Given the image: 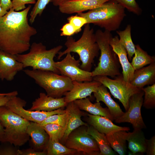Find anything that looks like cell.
I'll return each instance as SVG.
<instances>
[{
  "instance_id": "cell-41",
  "label": "cell",
  "mask_w": 155,
  "mask_h": 155,
  "mask_svg": "<svg viewBox=\"0 0 155 155\" xmlns=\"http://www.w3.org/2000/svg\"><path fill=\"white\" fill-rule=\"evenodd\" d=\"M0 5L3 9L7 11L12 7L11 0H0Z\"/></svg>"
},
{
  "instance_id": "cell-27",
  "label": "cell",
  "mask_w": 155,
  "mask_h": 155,
  "mask_svg": "<svg viewBox=\"0 0 155 155\" xmlns=\"http://www.w3.org/2000/svg\"><path fill=\"white\" fill-rule=\"evenodd\" d=\"M135 55L131 63L135 70L155 62V57L148 55L138 44L135 45Z\"/></svg>"
},
{
  "instance_id": "cell-12",
  "label": "cell",
  "mask_w": 155,
  "mask_h": 155,
  "mask_svg": "<svg viewBox=\"0 0 155 155\" xmlns=\"http://www.w3.org/2000/svg\"><path fill=\"white\" fill-rule=\"evenodd\" d=\"M144 95V92L141 90L131 96L129 99L128 110L121 117L115 120V122L117 123H130L134 130L146 128V126L141 113Z\"/></svg>"
},
{
  "instance_id": "cell-16",
  "label": "cell",
  "mask_w": 155,
  "mask_h": 155,
  "mask_svg": "<svg viewBox=\"0 0 155 155\" xmlns=\"http://www.w3.org/2000/svg\"><path fill=\"white\" fill-rule=\"evenodd\" d=\"M110 44L118 56L122 69L123 80L130 83L133 78L135 70L129 61L126 49L119 42L117 36L111 38Z\"/></svg>"
},
{
  "instance_id": "cell-10",
  "label": "cell",
  "mask_w": 155,
  "mask_h": 155,
  "mask_svg": "<svg viewBox=\"0 0 155 155\" xmlns=\"http://www.w3.org/2000/svg\"><path fill=\"white\" fill-rule=\"evenodd\" d=\"M26 102L17 96L11 97L5 106L10 110L24 119L40 124L48 117L53 115L65 113V110L60 108L51 111H32L25 109Z\"/></svg>"
},
{
  "instance_id": "cell-33",
  "label": "cell",
  "mask_w": 155,
  "mask_h": 155,
  "mask_svg": "<svg viewBox=\"0 0 155 155\" xmlns=\"http://www.w3.org/2000/svg\"><path fill=\"white\" fill-rule=\"evenodd\" d=\"M51 0H37L30 14L29 22L32 24L38 15L40 16L46 5Z\"/></svg>"
},
{
  "instance_id": "cell-31",
  "label": "cell",
  "mask_w": 155,
  "mask_h": 155,
  "mask_svg": "<svg viewBox=\"0 0 155 155\" xmlns=\"http://www.w3.org/2000/svg\"><path fill=\"white\" fill-rule=\"evenodd\" d=\"M144 92L143 105L146 108L152 109L155 107V83L141 89Z\"/></svg>"
},
{
  "instance_id": "cell-35",
  "label": "cell",
  "mask_w": 155,
  "mask_h": 155,
  "mask_svg": "<svg viewBox=\"0 0 155 155\" xmlns=\"http://www.w3.org/2000/svg\"><path fill=\"white\" fill-rule=\"evenodd\" d=\"M68 22L72 24L78 33L82 30L81 28L87 23L86 19L77 14L68 17L67 19Z\"/></svg>"
},
{
  "instance_id": "cell-22",
  "label": "cell",
  "mask_w": 155,
  "mask_h": 155,
  "mask_svg": "<svg viewBox=\"0 0 155 155\" xmlns=\"http://www.w3.org/2000/svg\"><path fill=\"white\" fill-rule=\"evenodd\" d=\"M94 95L96 102L102 101L106 106L114 120L118 118L124 113L119 104L111 97L107 88L102 84L94 92Z\"/></svg>"
},
{
  "instance_id": "cell-14",
  "label": "cell",
  "mask_w": 155,
  "mask_h": 155,
  "mask_svg": "<svg viewBox=\"0 0 155 155\" xmlns=\"http://www.w3.org/2000/svg\"><path fill=\"white\" fill-rule=\"evenodd\" d=\"M73 83L72 89L64 95V100L67 104L88 96L91 97L92 94L102 84L100 82L94 80L83 82L74 81H73Z\"/></svg>"
},
{
  "instance_id": "cell-3",
  "label": "cell",
  "mask_w": 155,
  "mask_h": 155,
  "mask_svg": "<svg viewBox=\"0 0 155 155\" xmlns=\"http://www.w3.org/2000/svg\"><path fill=\"white\" fill-rule=\"evenodd\" d=\"M125 8L110 0L86 13L77 15L85 18L87 24H93L111 32L118 29L126 16Z\"/></svg>"
},
{
  "instance_id": "cell-18",
  "label": "cell",
  "mask_w": 155,
  "mask_h": 155,
  "mask_svg": "<svg viewBox=\"0 0 155 155\" xmlns=\"http://www.w3.org/2000/svg\"><path fill=\"white\" fill-rule=\"evenodd\" d=\"M26 133L31 138L32 148L37 151L46 150L49 137L42 126L38 123L30 121Z\"/></svg>"
},
{
  "instance_id": "cell-2",
  "label": "cell",
  "mask_w": 155,
  "mask_h": 155,
  "mask_svg": "<svg viewBox=\"0 0 155 155\" xmlns=\"http://www.w3.org/2000/svg\"><path fill=\"white\" fill-rule=\"evenodd\" d=\"M65 45L67 49L59 52L57 59H60L68 53H76L82 63L80 68L85 71H90L94 59L98 56L100 50L96 41L94 30L90 27V24L85 25L79 39L75 40L71 36H67Z\"/></svg>"
},
{
  "instance_id": "cell-21",
  "label": "cell",
  "mask_w": 155,
  "mask_h": 155,
  "mask_svg": "<svg viewBox=\"0 0 155 155\" xmlns=\"http://www.w3.org/2000/svg\"><path fill=\"white\" fill-rule=\"evenodd\" d=\"M130 83L141 89L147 85L155 83V62L148 66L135 70Z\"/></svg>"
},
{
  "instance_id": "cell-29",
  "label": "cell",
  "mask_w": 155,
  "mask_h": 155,
  "mask_svg": "<svg viewBox=\"0 0 155 155\" xmlns=\"http://www.w3.org/2000/svg\"><path fill=\"white\" fill-rule=\"evenodd\" d=\"M47 155L73 154L78 152L75 150L69 148L59 142L49 139L46 149Z\"/></svg>"
},
{
  "instance_id": "cell-15",
  "label": "cell",
  "mask_w": 155,
  "mask_h": 155,
  "mask_svg": "<svg viewBox=\"0 0 155 155\" xmlns=\"http://www.w3.org/2000/svg\"><path fill=\"white\" fill-rule=\"evenodd\" d=\"M110 0H71L64 2L59 6L62 13L71 14L83 12L99 7Z\"/></svg>"
},
{
  "instance_id": "cell-8",
  "label": "cell",
  "mask_w": 155,
  "mask_h": 155,
  "mask_svg": "<svg viewBox=\"0 0 155 155\" xmlns=\"http://www.w3.org/2000/svg\"><path fill=\"white\" fill-rule=\"evenodd\" d=\"M93 80L98 81L109 90L113 97L119 100L126 111L129 107L130 97L141 90L125 81L123 76L119 75L112 79L107 76L97 75L93 77Z\"/></svg>"
},
{
  "instance_id": "cell-46",
  "label": "cell",
  "mask_w": 155,
  "mask_h": 155,
  "mask_svg": "<svg viewBox=\"0 0 155 155\" xmlns=\"http://www.w3.org/2000/svg\"><path fill=\"white\" fill-rule=\"evenodd\" d=\"M7 11L3 9L0 5V18L4 16Z\"/></svg>"
},
{
  "instance_id": "cell-28",
  "label": "cell",
  "mask_w": 155,
  "mask_h": 155,
  "mask_svg": "<svg viewBox=\"0 0 155 155\" xmlns=\"http://www.w3.org/2000/svg\"><path fill=\"white\" fill-rule=\"evenodd\" d=\"M131 26L128 24L124 30L116 32L119 36V42L126 49L130 60L131 59L135 50V45L131 38Z\"/></svg>"
},
{
  "instance_id": "cell-44",
  "label": "cell",
  "mask_w": 155,
  "mask_h": 155,
  "mask_svg": "<svg viewBox=\"0 0 155 155\" xmlns=\"http://www.w3.org/2000/svg\"><path fill=\"white\" fill-rule=\"evenodd\" d=\"M69 0H51L53 4L55 6H59L63 2Z\"/></svg>"
},
{
  "instance_id": "cell-37",
  "label": "cell",
  "mask_w": 155,
  "mask_h": 155,
  "mask_svg": "<svg viewBox=\"0 0 155 155\" xmlns=\"http://www.w3.org/2000/svg\"><path fill=\"white\" fill-rule=\"evenodd\" d=\"M36 2V0H12V8L15 11H18L25 9L26 4H34Z\"/></svg>"
},
{
  "instance_id": "cell-34",
  "label": "cell",
  "mask_w": 155,
  "mask_h": 155,
  "mask_svg": "<svg viewBox=\"0 0 155 155\" xmlns=\"http://www.w3.org/2000/svg\"><path fill=\"white\" fill-rule=\"evenodd\" d=\"M119 3L128 11L137 15H140L142 10L135 0H111Z\"/></svg>"
},
{
  "instance_id": "cell-1",
  "label": "cell",
  "mask_w": 155,
  "mask_h": 155,
  "mask_svg": "<svg viewBox=\"0 0 155 155\" xmlns=\"http://www.w3.org/2000/svg\"><path fill=\"white\" fill-rule=\"evenodd\" d=\"M31 6L18 11L11 8L0 18V50L17 55L28 51L32 37L37 34L30 26L28 15Z\"/></svg>"
},
{
  "instance_id": "cell-4",
  "label": "cell",
  "mask_w": 155,
  "mask_h": 155,
  "mask_svg": "<svg viewBox=\"0 0 155 155\" xmlns=\"http://www.w3.org/2000/svg\"><path fill=\"white\" fill-rule=\"evenodd\" d=\"M95 34L100 55L97 66L91 72L92 77L102 75L114 78L120 75L119 62L110 44L112 37L111 32L98 29Z\"/></svg>"
},
{
  "instance_id": "cell-30",
  "label": "cell",
  "mask_w": 155,
  "mask_h": 155,
  "mask_svg": "<svg viewBox=\"0 0 155 155\" xmlns=\"http://www.w3.org/2000/svg\"><path fill=\"white\" fill-rule=\"evenodd\" d=\"M49 135V139L60 142L64 134L65 128L57 124L48 123L42 126Z\"/></svg>"
},
{
  "instance_id": "cell-9",
  "label": "cell",
  "mask_w": 155,
  "mask_h": 155,
  "mask_svg": "<svg viewBox=\"0 0 155 155\" xmlns=\"http://www.w3.org/2000/svg\"><path fill=\"white\" fill-rule=\"evenodd\" d=\"M82 126L71 133L64 143L65 146L86 155H99V148L96 140L88 133V126L84 128Z\"/></svg>"
},
{
  "instance_id": "cell-38",
  "label": "cell",
  "mask_w": 155,
  "mask_h": 155,
  "mask_svg": "<svg viewBox=\"0 0 155 155\" xmlns=\"http://www.w3.org/2000/svg\"><path fill=\"white\" fill-rule=\"evenodd\" d=\"M60 30L61 31L60 36H71L78 33L74 26L69 22L63 25Z\"/></svg>"
},
{
  "instance_id": "cell-13",
  "label": "cell",
  "mask_w": 155,
  "mask_h": 155,
  "mask_svg": "<svg viewBox=\"0 0 155 155\" xmlns=\"http://www.w3.org/2000/svg\"><path fill=\"white\" fill-rule=\"evenodd\" d=\"M24 68L22 63L18 61L16 55L0 50V79L11 81Z\"/></svg>"
},
{
  "instance_id": "cell-32",
  "label": "cell",
  "mask_w": 155,
  "mask_h": 155,
  "mask_svg": "<svg viewBox=\"0 0 155 155\" xmlns=\"http://www.w3.org/2000/svg\"><path fill=\"white\" fill-rule=\"evenodd\" d=\"M67 113L66 111L63 113L54 114L48 117L40 124L43 126L48 123L55 124L59 125L65 129L67 122Z\"/></svg>"
},
{
  "instance_id": "cell-23",
  "label": "cell",
  "mask_w": 155,
  "mask_h": 155,
  "mask_svg": "<svg viewBox=\"0 0 155 155\" xmlns=\"http://www.w3.org/2000/svg\"><path fill=\"white\" fill-rule=\"evenodd\" d=\"M146 140L142 129H133L132 132H127L128 148L136 155H142L146 152Z\"/></svg>"
},
{
  "instance_id": "cell-24",
  "label": "cell",
  "mask_w": 155,
  "mask_h": 155,
  "mask_svg": "<svg viewBox=\"0 0 155 155\" xmlns=\"http://www.w3.org/2000/svg\"><path fill=\"white\" fill-rule=\"evenodd\" d=\"M81 110L85 111L91 114L106 117L111 121L114 119L107 108H103L100 102L92 103L88 98L77 100L74 101Z\"/></svg>"
},
{
  "instance_id": "cell-42",
  "label": "cell",
  "mask_w": 155,
  "mask_h": 155,
  "mask_svg": "<svg viewBox=\"0 0 155 155\" xmlns=\"http://www.w3.org/2000/svg\"><path fill=\"white\" fill-rule=\"evenodd\" d=\"M12 96H13L9 95L0 96V107L5 105L7 103Z\"/></svg>"
},
{
  "instance_id": "cell-40",
  "label": "cell",
  "mask_w": 155,
  "mask_h": 155,
  "mask_svg": "<svg viewBox=\"0 0 155 155\" xmlns=\"http://www.w3.org/2000/svg\"><path fill=\"white\" fill-rule=\"evenodd\" d=\"M46 150L37 151L32 148L22 150H18V155H46Z\"/></svg>"
},
{
  "instance_id": "cell-25",
  "label": "cell",
  "mask_w": 155,
  "mask_h": 155,
  "mask_svg": "<svg viewBox=\"0 0 155 155\" xmlns=\"http://www.w3.org/2000/svg\"><path fill=\"white\" fill-rule=\"evenodd\" d=\"M127 134L126 131L120 130L106 135L111 147L120 155L127 152Z\"/></svg>"
},
{
  "instance_id": "cell-26",
  "label": "cell",
  "mask_w": 155,
  "mask_h": 155,
  "mask_svg": "<svg viewBox=\"0 0 155 155\" xmlns=\"http://www.w3.org/2000/svg\"><path fill=\"white\" fill-rule=\"evenodd\" d=\"M88 133L96 141L100 150L99 155H115L116 152L111 147L105 134L98 131L91 125L87 127Z\"/></svg>"
},
{
  "instance_id": "cell-11",
  "label": "cell",
  "mask_w": 155,
  "mask_h": 155,
  "mask_svg": "<svg viewBox=\"0 0 155 155\" xmlns=\"http://www.w3.org/2000/svg\"><path fill=\"white\" fill-rule=\"evenodd\" d=\"M66 55L61 61L55 62V67L60 74L68 77L72 81L84 82L93 80L91 72L85 71L80 68L79 59H76L71 53Z\"/></svg>"
},
{
  "instance_id": "cell-5",
  "label": "cell",
  "mask_w": 155,
  "mask_h": 155,
  "mask_svg": "<svg viewBox=\"0 0 155 155\" xmlns=\"http://www.w3.org/2000/svg\"><path fill=\"white\" fill-rule=\"evenodd\" d=\"M62 48L59 45L47 50L42 43L34 42L31 45L28 53L16 55V58L23 64L24 68L30 67L33 69L49 71L60 74L54 59Z\"/></svg>"
},
{
  "instance_id": "cell-43",
  "label": "cell",
  "mask_w": 155,
  "mask_h": 155,
  "mask_svg": "<svg viewBox=\"0 0 155 155\" xmlns=\"http://www.w3.org/2000/svg\"><path fill=\"white\" fill-rule=\"evenodd\" d=\"M6 142L4 128L0 120V142Z\"/></svg>"
},
{
  "instance_id": "cell-6",
  "label": "cell",
  "mask_w": 155,
  "mask_h": 155,
  "mask_svg": "<svg viewBox=\"0 0 155 155\" xmlns=\"http://www.w3.org/2000/svg\"><path fill=\"white\" fill-rule=\"evenodd\" d=\"M24 71L44 89L49 96L61 98L73 87V81L69 78L52 71L33 69H26Z\"/></svg>"
},
{
  "instance_id": "cell-19",
  "label": "cell",
  "mask_w": 155,
  "mask_h": 155,
  "mask_svg": "<svg viewBox=\"0 0 155 155\" xmlns=\"http://www.w3.org/2000/svg\"><path fill=\"white\" fill-rule=\"evenodd\" d=\"M67 104L64 97L55 98L48 96L43 92L32 103L28 110L32 111H51L66 106Z\"/></svg>"
},
{
  "instance_id": "cell-17",
  "label": "cell",
  "mask_w": 155,
  "mask_h": 155,
  "mask_svg": "<svg viewBox=\"0 0 155 155\" xmlns=\"http://www.w3.org/2000/svg\"><path fill=\"white\" fill-rule=\"evenodd\" d=\"M66 106L65 110L68 115L67 122L64 135L61 140L64 144L69 135L73 130L82 126L88 125L81 119L82 116L86 114H85L74 101L68 103Z\"/></svg>"
},
{
  "instance_id": "cell-7",
  "label": "cell",
  "mask_w": 155,
  "mask_h": 155,
  "mask_svg": "<svg viewBox=\"0 0 155 155\" xmlns=\"http://www.w3.org/2000/svg\"><path fill=\"white\" fill-rule=\"evenodd\" d=\"M0 120L4 128L6 142L16 146H21L29 140L26 130L30 121L13 113L5 105L0 107Z\"/></svg>"
},
{
  "instance_id": "cell-36",
  "label": "cell",
  "mask_w": 155,
  "mask_h": 155,
  "mask_svg": "<svg viewBox=\"0 0 155 155\" xmlns=\"http://www.w3.org/2000/svg\"><path fill=\"white\" fill-rule=\"evenodd\" d=\"M0 155H18V149L8 142L1 143Z\"/></svg>"
},
{
  "instance_id": "cell-45",
  "label": "cell",
  "mask_w": 155,
  "mask_h": 155,
  "mask_svg": "<svg viewBox=\"0 0 155 155\" xmlns=\"http://www.w3.org/2000/svg\"><path fill=\"white\" fill-rule=\"evenodd\" d=\"M18 93L17 91H14L7 93H0V96L2 95H9L11 96H16Z\"/></svg>"
},
{
  "instance_id": "cell-39",
  "label": "cell",
  "mask_w": 155,
  "mask_h": 155,
  "mask_svg": "<svg viewBox=\"0 0 155 155\" xmlns=\"http://www.w3.org/2000/svg\"><path fill=\"white\" fill-rule=\"evenodd\" d=\"M146 155H155V136L146 140Z\"/></svg>"
},
{
  "instance_id": "cell-20",
  "label": "cell",
  "mask_w": 155,
  "mask_h": 155,
  "mask_svg": "<svg viewBox=\"0 0 155 155\" xmlns=\"http://www.w3.org/2000/svg\"><path fill=\"white\" fill-rule=\"evenodd\" d=\"M86 115L89 124L99 132L105 135L120 130L128 131L130 130L129 127H121L115 124L106 117L88 113Z\"/></svg>"
}]
</instances>
